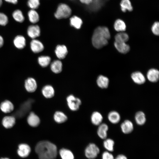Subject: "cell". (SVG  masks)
I'll use <instances>...</instances> for the list:
<instances>
[{"mask_svg": "<svg viewBox=\"0 0 159 159\" xmlns=\"http://www.w3.org/2000/svg\"><path fill=\"white\" fill-rule=\"evenodd\" d=\"M26 39L22 36L18 35L14 40V43L15 46L19 49H23L26 45Z\"/></svg>", "mask_w": 159, "mask_h": 159, "instance_id": "cell-24", "label": "cell"}, {"mask_svg": "<svg viewBox=\"0 0 159 159\" xmlns=\"http://www.w3.org/2000/svg\"><path fill=\"white\" fill-rule=\"evenodd\" d=\"M135 119L136 123L139 125H144L146 121L145 115L142 111H138L135 113Z\"/></svg>", "mask_w": 159, "mask_h": 159, "instance_id": "cell-25", "label": "cell"}, {"mask_svg": "<svg viewBox=\"0 0 159 159\" xmlns=\"http://www.w3.org/2000/svg\"><path fill=\"white\" fill-rule=\"evenodd\" d=\"M66 100L68 107L73 111L77 110L81 104L80 100L72 95L68 96Z\"/></svg>", "mask_w": 159, "mask_h": 159, "instance_id": "cell-6", "label": "cell"}, {"mask_svg": "<svg viewBox=\"0 0 159 159\" xmlns=\"http://www.w3.org/2000/svg\"><path fill=\"white\" fill-rule=\"evenodd\" d=\"M114 45L117 51L122 54H126L130 50L129 46L125 42H119L115 41Z\"/></svg>", "mask_w": 159, "mask_h": 159, "instance_id": "cell-17", "label": "cell"}, {"mask_svg": "<svg viewBox=\"0 0 159 159\" xmlns=\"http://www.w3.org/2000/svg\"><path fill=\"white\" fill-rule=\"evenodd\" d=\"M159 72L158 70L151 69L147 72V77L148 80L152 82H157L159 80Z\"/></svg>", "mask_w": 159, "mask_h": 159, "instance_id": "cell-16", "label": "cell"}, {"mask_svg": "<svg viewBox=\"0 0 159 159\" xmlns=\"http://www.w3.org/2000/svg\"><path fill=\"white\" fill-rule=\"evenodd\" d=\"M120 6L122 11L125 12L127 10L131 11L133 10V7L130 0H122Z\"/></svg>", "mask_w": 159, "mask_h": 159, "instance_id": "cell-32", "label": "cell"}, {"mask_svg": "<svg viewBox=\"0 0 159 159\" xmlns=\"http://www.w3.org/2000/svg\"><path fill=\"white\" fill-rule=\"evenodd\" d=\"M0 159H9L7 158H0Z\"/></svg>", "mask_w": 159, "mask_h": 159, "instance_id": "cell-46", "label": "cell"}, {"mask_svg": "<svg viewBox=\"0 0 159 159\" xmlns=\"http://www.w3.org/2000/svg\"><path fill=\"white\" fill-rule=\"evenodd\" d=\"M30 47L32 50L35 53L41 52L44 49V46L39 41L35 39H33L30 42Z\"/></svg>", "mask_w": 159, "mask_h": 159, "instance_id": "cell-12", "label": "cell"}, {"mask_svg": "<svg viewBox=\"0 0 159 159\" xmlns=\"http://www.w3.org/2000/svg\"><path fill=\"white\" fill-rule=\"evenodd\" d=\"M102 159H114L113 155L107 151L104 152L102 154Z\"/></svg>", "mask_w": 159, "mask_h": 159, "instance_id": "cell-40", "label": "cell"}, {"mask_svg": "<svg viewBox=\"0 0 159 159\" xmlns=\"http://www.w3.org/2000/svg\"><path fill=\"white\" fill-rule=\"evenodd\" d=\"M51 60V58L49 56H42L38 58V62L42 67H46L49 64Z\"/></svg>", "mask_w": 159, "mask_h": 159, "instance_id": "cell-36", "label": "cell"}, {"mask_svg": "<svg viewBox=\"0 0 159 159\" xmlns=\"http://www.w3.org/2000/svg\"><path fill=\"white\" fill-rule=\"evenodd\" d=\"M34 102L33 99H29L22 104L14 113V117L18 118L24 117L30 110Z\"/></svg>", "mask_w": 159, "mask_h": 159, "instance_id": "cell-3", "label": "cell"}, {"mask_svg": "<svg viewBox=\"0 0 159 159\" xmlns=\"http://www.w3.org/2000/svg\"><path fill=\"white\" fill-rule=\"evenodd\" d=\"M108 130V125L106 123H102L98 125L97 131V135L101 139H105L107 138Z\"/></svg>", "mask_w": 159, "mask_h": 159, "instance_id": "cell-13", "label": "cell"}, {"mask_svg": "<svg viewBox=\"0 0 159 159\" xmlns=\"http://www.w3.org/2000/svg\"><path fill=\"white\" fill-rule=\"evenodd\" d=\"M40 5L39 0H28V6L31 9H35L37 8Z\"/></svg>", "mask_w": 159, "mask_h": 159, "instance_id": "cell-37", "label": "cell"}, {"mask_svg": "<svg viewBox=\"0 0 159 159\" xmlns=\"http://www.w3.org/2000/svg\"><path fill=\"white\" fill-rule=\"evenodd\" d=\"M115 30L118 32H123L126 29V25L125 22L122 20L118 19L116 20L114 24Z\"/></svg>", "mask_w": 159, "mask_h": 159, "instance_id": "cell-27", "label": "cell"}, {"mask_svg": "<svg viewBox=\"0 0 159 159\" xmlns=\"http://www.w3.org/2000/svg\"><path fill=\"white\" fill-rule=\"evenodd\" d=\"M30 152L31 148L27 144L22 143L19 145L17 153L21 157L25 158L27 157L29 154Z\"/></svg>", "mask_w": 159, "mask_h": 159, "instance_id": "cell-7", "label": "cell"}, {"mask_svg": "<svg viewBox=\"0 0 159 159\" xmlns=\"http://www.w3.org/2000/svg\"><path fill=\"white\" fill-rule=\"evenodd\" d=\"M12 16L16 21L21 23L24 20V17L22 11L20 10H15L12 13Z\"/></svg>", "mask_w": 159, "mask_h": 159, "instance_id": "cell-34", "label": "cell"}, {"mask_svg": "<svg viewBox=\"0 0 159 159\" xmlns=\"http://www.w3.org/2000/svg\"><path fill=\"white\" fill-rule=\"evenodd\" d=\"M35 151L39 159H54L57 155L56 146L47 140L38 143L35 147Z\"/></svg>", "mask_w": 159, "mask_h": 159, "instance_id": "cell-1", "label": "cell"}, {"mask_svg": "<svg viewBox=\"0 0 159 159\" xmlns=\"http://www.w3.org/2000/svg\"><path fill=\"white\" fill-rule=\"evenodd\" d=\"M110 38V33L107 27L99 26L94 32L92 37V43L95 48L100 49L108 44Z\"/></svg>", "mask_w": 159, "mask_h": 159, "instance_id": "cell-2", "label": "cell"}, {"mask_svg": "<svg viewBox=\"0 0 159 159\" xmlns=\"http://www.w3.org/2000/svg\"><path fill=\"white\" fill-rule=\"evenodd\" d=\"M6 1L12 3L13 4H16L18 2V0H4Z\"/></svg>", "mask_w": 159, "mask_h": 159, "instance_id": "cell-43", "label": "cell"}, {"mask_svg": "<svg viewBox=\"0 0 159 159\" xmlns=\"http://www.w3.org/2000/svg\"><path fill=\"white\" fill-rule=\"evenodd\" d=\"M15 117L14 116H6L4 117L2 120L3 126L6 128L12 127L15 123Z\"/></svg>", "mask_w": 159, "mask_h": 159, "instance_id": "cell-20", "label": "cell"}, {"mask_svg": "<svg viewBox=\"0 0 159 159\" xmlns=\"http://www.w3.org/2000/svg\"><path fill=\"white\" fill-rule=\"evenodd\" d=\"M8 22V19L7 16L4 14L0 12V25L5 26Z\"/></svg>", "mask_w": 159, "mask_h": 159, "instance_id": "cell-38", "label": "cell"}, {"mask_svg": "<svg viewBox=\"0 0 159 159\" xmlns=\"http://www.w3.org/2000/svg\"><path fill=\"white\" fill-rule=\"evenodd\" d=\"M103 142V146L107 150L112 152L114 150L115 143L113 140L110 138H106Z\"/></svg>", "mask_w": 159, "mask_h": 159, "instance_id": "cell-35", "label": "cell"}, {"mask_svg": "<svg viewBox=\"0 0 159 159\" xmlns=\"http://www.w3.org/2000/svg\"><path fill=\"white\" fill-rule=\"evenodd\" d=\"M55 53L57 57L59 59L65 58L68 53L67 49L64 45H58L56 47Z\"/></svg>", "mask_w": 159, "mask_h": 159, "instance_id": "cell-15", "label": "cell"}, {"mask_svg": "<svg viewBox=\"0 0 159 159\" xmlns=\"http://www.w3.org/2000/svg\"><path fill=\"white\" fill-rule=\"evenodd\" d=\"M107 118L111 123L113 124H116L120 122L121 117L119 113L117 111H112L108 114Z\"/></svg>", "mask_w": 159, "mask_h": 159, "instance_id": "cell-21", "label": "cell"}, {"mask_svg": "<svg viewBox=\"0 0 159 159\" xmlns=\"http://www.w3.org/2000/svg\"><path fill=\"white\" fill-rule=\"evenodd\" d=\"M28 16L29 21L32 23H36L39 20V15L34 9L30 10L28 13Z\"/></svg>", "mask_w": 159, "mask_h": 159, "instance_id": "cell-28", "label": "cell"}, {"mask_svg": "<svg viewBox=\"0 0 159 159\" xmlns=\"http://www.w3.org/2000/svg\"><path fill=\"white\" fill-rule=\"evenodd\" d=\"M0 108L3 112L5 113H9L13 110L14 106L10 101L5 100L1 104Z\"/></svg>", "mask_w": 159, "mask_h": 159, "instance_id": "cell-18", "label": "cell"}, {"mask_svg": "<svg viewBox=\"0 0 159 159\" xmlns=\"http://www.w3.org/2000/svg\"><path fill=\"white\" fill-rule=\"evenodd\" d=\"M153 33L156 35L158 36L159 34V23L158 22H155L153 24L151 28Z\"/></svg>", "mask_w": 159, "mask_h": 159, "instance_id": "cell-39", "label": "cell"}, {"mask_svg": "<svg viewBox=\"0 0 159 159\" xmlns=\"http://www.w3.org/2000/svg\"><path fill=\"white\" fill-rule=\"evenodd\" d=\"M115 159H127L126 157L122 154L118 155Z\"/></svg>", "mask_w": 159, "mask_h": 159, "instance_id": "cell-41", "label": "cell"}, {"mask_svg": "<svg viewBox=\"0 0 159 159\" xmlns=\"http://www.w3.org/2000/svg\"><path fill=\"white\" fill-rule=\"evenodd\" d=\"M59 153L62 159H74L73 153L69 150L62 149L59 150Z\"/></svg>", "mask_w": 159, "mask_h": 159, "instance_id": "cell-31", "label": "cell"}, {"mask_svg": "<svg viewBox=\"0 0 159 159\" xmlns=\"http://www.w3.org/2000/svg\"><path fill=\"white\" fill-rule=\"evenodd\" d=\"M2 4V0H0V7L1 6Z\"/></svg>", "mask_w": 159, "mask_h": 159, "instance_id": "cell-45", "label": "cell"}, {"mask_svg": "<svg viewBox=\"0 0 159 159\" xmlns=\"http://www.w3.org/2000/svg\"><path fill=\"white\" fill-rule=\"evenodd\" d=\"M71 9L68 5L61 4L58 6L54 16L57 19L67 18L71 15Z\"/></svg>", "mask_w": 159, "mask_h": 159, "instance_id": "cell-4", "label": "cell"}, {"mask_svg": "<svg viewBox=\"0 0 159 159\" xmlns=\"http://www.w3.org/2000/svg\"><path fill=\"white\" fill-rule=\"evenodd\" d=\"M80 1L82 3L88 4L92 2V0H80Z\"/></svg>", "mask_w": 159, "mask_h": 159, "instance_id": "cell-42", "label": "cell"}, {"mask_svg": "<svg viewBox=\"0 0 159 159\" xmlns=\"http://www.w3.org/2000/svg\"><path fill=\"white\" fill-rule=\"evenodd\" d=\"M27 121L29 125L35 127L39 125L40 123V120L34 113L31 112L27 117Z\"/></svg>", "mask_w": 159, "mask_h": 159, "instance_id": "cell-11", "label": "cell"}, {"mask_svg": "<svg viewBox=\"0 0 159 159\" xmlns=\"http://www.w3.org/2000/svg\"><path fill=\"white\" fill-rule=\"evenodd\" d=\"M99 153V148L95 144L93 143L89 144L85 150L86 156L90 159L95 158Z\"/></svg>", "mask_w": 159, "mask_h": 159, "instance_id": "cell-5", "label": "cell"}, {"mask_svg": "<svg viewBox=\"0 0 159 159\" xmlns=\"http://www.w3.org/2000/svg\"><path fill=\"white\" fill-rule=\"evenodd\" d=\"M4 44V39L0 35V48Z\"/></svg>", "mask_w": 159, "mask_h": 159, "instance_id": "cell-44", "label": "cell"}, {"mask_svg": "<svg viewBox=\"0 0 159 159\" xmlns=\"http://www.w3.org/2000/svg\"><path fill=\"white\" fill-rule=\"evenodd\" d=\"M115 42L125 43L128 41L129 37L126 33L120 32L115 35Z\"/></svg>", "mask_w": 159, "mask_h": 159, "instance_id": "cell-33", "label": "cell"}, {"mask_svg": "<svg viewBox=\"0 0 159 159\" xmlns=\"http://www.w3.org/2000/svg\"><path fill=\"white\" fill-rule=\"evenodd\" d=\"M120 128L122 132L125 134H128L131 133L133 130L134 125L131 121L126 120L121 123Z\"/></svg>", "mask_w": 159, "mask_h": 159, "instance_id": "cell-8", "label": "cell"}, {"mask_svg": "<svg viewBox=\"0 0 159 159\" xmlns=\"http://www.w3.org/2000/svg\"><path fill=\"white\" fill-rule=\"evenodd\" d=\"M70 25L76 29H80L82 24V21L80 17L74 16L70 19Z\"/></svg>", "mask_w": 159, "mask_h": 159, "instance_id": "cell-29", "label": "cell"}, {"mask_svg": "<svg viewBox=\"0 0 159 159\" xmlns=\"http://www.w3.org/2000/svg\"><path fill=\"white\" fill-rule=\"evenodd\" d=\"M54 121L58 123H61L65 122L67 119V116L62 112L56 111L54 115Z\"/></svg>", "mask_w": 159, "mask_h": 159, "instance_id": "cell-26", "label": "cell"}, {"mask_svg": "<svg viewBox=\"0 0 159 159\" xmlns=\"http://www.w3.org/2000/svg\"><path fill=\"white\" fill-rule=\"evenodd\" d=\"M109 82L108 78L102 75H99L97 80V83L99 87L102 89L108 87Z\"/></svg>", "mask_w": 159, "mask_h": 159, "instance_id": "cell-22", "label": "cell"}, {"mask_svg": "<svg viewBox=\"0 0 159 159\" xmlns=\"http://www.w3.org/2000/svg\"><path fill=\"white\" fill-rule=\"evenodd\" d=\"M42 93L46 98H50L53 97L54 95V90L50 85L44 86L42 89Z\"/></svg>", "mask_w": 159, "mask_h": 159, "instance_id": "cell-23", "label": "cell"}, {"mask_svg": "<svg viewBox=\"0 0 159 159\" xmlns=\"http://www.w3.org/2000/svg\"><path fill=\"white\" fill-rule=\"evenodd\" d=\"M24 85L26 90L29 92H34L37 87L36 80L32 77H29L25 80Z\"/></svg>", "mask_w": 159, "mask_h": 159, "instance_id": "cell-9", "label": "cell"}, {"mask_svg": "<svg viewBox=\"0 0 159 159\" xmlns=\"http://www.w3.org/2000/svg\"><path fill=\"white\" fill-rule=\"evenodd\" d=\"M62 63L61 61L56 60L54 61L51 64V68L52 71L55 73L60 72L62 69Z\"/></svg>", "mask_w": 159, "mask_h": 159, "instance_id": "cell-30", "label": "cell"}, {"mask_svg": "<svg viewBox=\"0 0 159 159\" xmlns=\"http://www.w3.org/2000/svg\"><path fill=\"white\" fill-rule=\"evenodd\" d=\"M131 77L135 83L138 85L144 84L146 80L143 75L139 72L132 73L131 74Z\"/></svg>", "mask_w": 159, "mask_h": 159, "instance_id": "cell-14", "label": "cell"}, {"mask_svg": "<svg viewBox=\"0 0 159 159\" xmlns=\"http://www.w3.org/2000/svg\"><path fill=\"white\" fill-rule=\"evenodd\" d=\"M27 33L30 38L34 39L39 36L40 30L37 25H31L29 26L27 29Z\"/></svg>", "mask_w": 159, "mask_h": 159, "instance_id": "cell-10", "label": "cell"}, {"mask_svg": "<svg viewBox=\"0 0 159 159\" xmlns=\"http://www.w3.org/2000/svg\"><path fill=\"white\" fill-rule=\"evenodd\" d=\"M103 117L102 114L97 111L93 112L91 117V121L92 124L98 126L102 123Z\"/></svg>", "mask_w": 159, "mask_h": 159, "instance_id": "cell-19", "label": "cell"}]
</instances>
